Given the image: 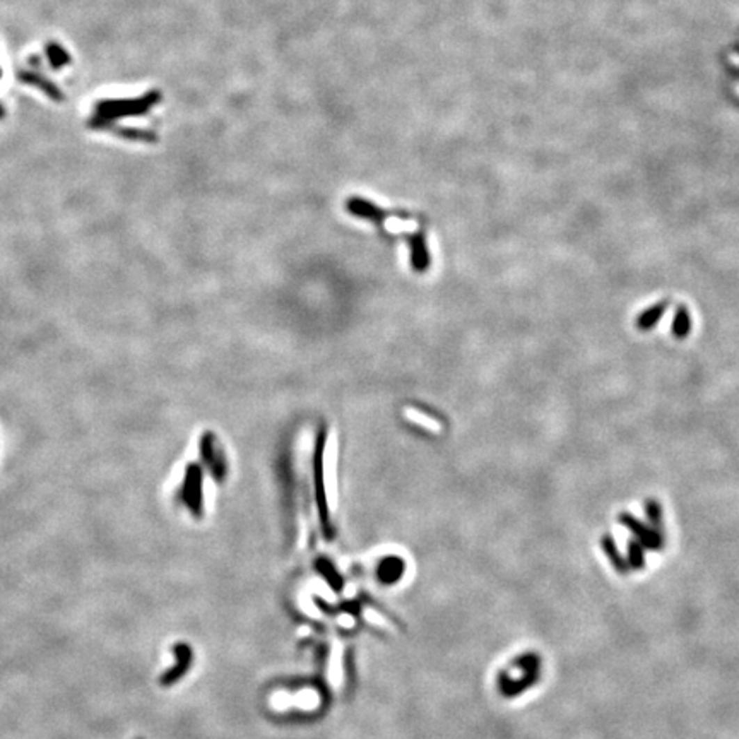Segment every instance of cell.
<instances>
[{"label":"cell","mask_w":739,"mask_h":739,"mask_svg":"<svg viewBox=\"0 0 739 739\" xmlns=\"http://www.w3.org/2000/svg\"><path fill=\"white\" fill-rule=\"evenodd\" d=\"M402 573V562L399 558H387L386 562H382L379 570L380 580L392 584V582L397 580Z\"/></svg>","instance_id":"4"},{"label":"cell","mask_w":739,"mask_h":739,"mask_svg":"<svg viewBox=\"0 0 739 739\" xmlns=\"http://www.w3.org/2000/svg\"><path fill=\"white\" fill-rule=\"evenodd\" d=\"M19 77L22 82H26V84H33V86H36V88L43 89V91L47 93L51 100H62L61 89H58L57 86L50 84V82L45 79V77H40L38 74H33V72H29V70H26V72L19 74Z\"/></svg>","instance_id":"3"},{"label":"cell","mask_w":739,"mask_h":739,"mask_svg":"<svg viewBox=\"0 0 739 739\" xmlns=\"http://www.w3.org/2000/svg\"><path fill=\"white\" fill-rule=\"evenodd\" d=\"M47 54H48V61H50L51 65L57 67V69L69 62V55H67L65 50H63L62 47H58V45H50V47L47 48Z\"/></svg>","instance_id":"7"},{"label":"cell","mask_w":739,"mask_h":739,"mask_svg":"<svg viewBox=\"0 0 739 739\" xmlns=\"http://www.w3.org/2000/svg\"><path fill=\"white\" fill-rule=\"evenodd\" d=\"M603 548H604V551L607 553V556L611 558V562H613V565L616 566V569H618L621 573H625L626 570H628V565H626V563L623 562L621 556L618 555V551H616V548H614L613 541H611V537H604V539H603Z\"/></svg>","instance_id":"6"},{"label":"cell","mask_w":739,"mask_h":739,"mask_svg":"<svg viewBox=\"0 0 739 739\" xmlns=\"http://www.w3.org/2000/svg\"><path fill=\"white\" fill-rule=\"evenodd\" d=\"M158 100V95H148L145 98L137 100V102H103L98 104V115L104 117L106 120L117 117H127V115H141Z\"/></svg>","instance_id":"1"},{"label":"cell","mask_w":739,"mask_h":739,"mask_svg":"<svg viewBox=\"0 0 739 739\" xmlns=\"http://www.w3.org/2000/svg\"><path fill=\"white\" fill-rule=\"evenodd\" d=\"M411 250H413V264L416 269H424L428 266V253H427V245L421 237L414 238L413 244H411Z\"/></svg>","instance_id":"5"},{"label":"cell","mask_w":739,"mask_h":739,"mask_svg":"<svg viewBox=\"0 0 739 739\" xmlns=\"http://www.w3.org/2000/svg\"><path fill=\"white\" fill-rule=\"evenodd\" d=\"M122 136L127 139H149V134L143 132V130H122Z\"/></svg>","instance_id":"9"},{"label":"cell","mask_w":739,"mask_h":739,"mask_svg":"<svg viewBox=\"0 0 739 739\" xmlns=\"http://www.w3.org/2000/svg\"><path fill=\"white\" fill-rule=\"evenodd\" d=\"M324 433L319 436V443H317L315 449V459H313V472H315V488H317V500H319L320 505V517H322V525L326 529V532L331 531L328 529V512L326 505V493H324V471H322V452H324Z\"/></svg>","instance_id":"2"},{"label":"cell","mask_w":739,"mask_h":739,"mask_svg":"<svg viewBox=\"0 0 739 739\" xmlns=\"http://www.w3.org/2000/svg\"><path fill=\"white\" fill-rule=\"evenodd\" d=\"M630 566L632 569H642L644 566V556H642L640 548L635 543L630 544Z\"/></svg>","instance_id":"8"},{"label":"cell","mask_w":739,"mask_h":739,"mask_svg":"<svg viewBox=\"0 0 739 739\" xmlns=\"http://www.w3.org/2000/svg\"><path fill=\"white\" fill-rule=\"evenodd\" d=\"M0 74H2V72H0Z\"/></svg>","instance_id":"10"}]
</instances>
